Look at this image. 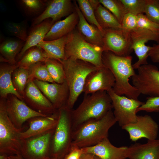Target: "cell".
Returning a JSON list of instances; mask_svg holds the SVG:
<instances>
[{
  "instance_id": "cell-1",
  "label": "cell",
  "mask_w": 159,
  "mask_h": 159,
  "mask_svg": "<svg viewBox=\"0 0 159 159\" xmlns=\"http://www.w3.org/2000/svg\"><path fill=\"white\" fill-rule=\"evenodd\" d=\"M132 59L130 55L119 56L109 51H104L102 53L103 65L111 71L115 78L112 89L115 93L137 100L140 94L129 81V78L136 74L132 64Z\"/></svg>"
},
{
  "instance_id": "cell-2",
  "label": "cell",
  "mask_w": 159,
  "mask_h": 159,
  "mask_svg": "<svg viewBox=\"0 0 159 159\" xmlns=\"http://www.w3.org/2000/svg\"><path fill=\"white\" fill-rule=\"evenodd\" d=\"M117 122L111 110L101 118L83 124L73 130L71 148H82L97 145L108 138L109 129Z\"/></svg>"
},
{
  "instance_id": "cell-3",
  "label": "cell",
  "mask_w": 159,
  "mask_h": 159,
  "mask_svg": "<svg viewBox=\"0 0 159 159\" xmlns=\"http://www.w3.org/2000/svg\"><path fill=\"white\" fill-rule=\"evenodd\" d=\"M112 108V100L107 92L99 91L85 95L79 106L72 110L73 130L87 122L102 117Z\"/></svg>"
},
{
  "instance_id": "cell-4",
  "label": "cell",
  "mask_w": 159,
  "mask_h": 159,
  "mask_svg": "<svg viewBox=\"0 0 159 159\" xmlns=\"http://www.w3.org/2000/svg\"><path fill=\"white\" fill-rule=\"evenodd\" d=\"M59 61L63 65L65 80L69 90V97L66 107L72 110L79 97L83 92L87 76L98 67L90 63L72 58Z\"/></svg>"
},
{
  "instance_id": "cell-5",
  "label": "cell",
  "mask_w": 159,
  "mask_h": 159,
  "mask_svg": "<svg viewBox=\"0 0 159 159\" xmlns=\"http://www.w3.org/2000/svg\"><path fill=\"white\" fill-rule=\"evenodd\" d=\"M72 110L64 106L58 110L57 123L51 143V158L64 159L71 150L73 132Z\"/></svg>"
},
{
  "instance_id": "cell-6",
  "label": "cell",
  "mask_w": 159,
  "mask_h": 159,
  "mask_svg": "<svg viewBox=\"0 0 159 159\" xmlns=\"http://www.w3.org/2000/svg\"><path fill=\"white\" fill-rule=\"evenodd\" d=\"M103 51L102 47L86 41L75 29L70 34L65 48L66 59L82 60L98 68L104 66L102 59Z\"/></svg>"
},
{
  "instance_id": "cell-7",
  "label": "cell",
  "mask_w": 159,
  "mask_h": 159,
  "mask_svg": "<svg viewBox=\"0 0 159 159\" xmlns=\"http://www.w3.org/2000/svg\"><path fill=\"white\" fill-rule=\"evenodd\" d=\"M22 129L17 128L9 119L6 112L5 101L0 102V154L9 156L20 154Z\"/></svg>"
},
{
  "instance_id": "cell-8",
  "label": "cell",
  "mask_w": 159,
  "mask_h": 159,
  "mask_svg": "<svg viewBox=\"0 0 159 159\" xmlns=\"http://www.w3.org/2000/svg\"><path fill=\"white\" fill-rule=\"evenodd\" d=\"M107 92L112 100L114 116L120 126L122 127L135 122L138 116L136 110L144 102L119 95L112 88Z\"/></svg>"
},
{
  "instance_id": "cell-9",
  "label": "cell",
  "mask_w": 159,
  "mask_h": 159,
  "mask_svg": "<svg viewBox=\"0 0 159 159\" xmlns=\"http://www.w3.org/2000/svg\"><path fill=\"white\" fill-rule=\"evenodd\" d=\"M55 129L41 135L21 140L20 154L24 159H50Z\"/></svg>"
},
{
  "instance_id": "cell-10",
  "label": "cell",
  "mask_w": 159,
  "mask_h": 159,
  "mask_svg": "<svg viewBox=\"0 0 159 159\" xmlns=\"http://www.w3.org/2000/svg\"><path fill=\"white\" fill-rule=\"evenodd\" d=\"M131 77L133 86L140 94L149 97H159V70L151 64L143 65Z\"/></svg>"
},
{
  "instance_id": "cell-11",
  "label": "cell",
  "mask_w": 159,
  "mask_h": 159,
  "mask_svg": "<svg viewBox=\"0 0 159 159\" xmlns=\"http://www.w3.org/2000/svg\"><path fill=\"white\" fill-rule=\"evenodd\" d=\"M130 32L122 28L103 29V51H110L119 56L130 55L133 50Z\"/></svg>"
},
{
  "instance_id": "cell-12",
  "label": "cell",
  "mask_w": 159,
  "mask_h": 159,
  "mask_svg": "<svg viewBox=\"0 0 159 159\" xmlns=\"http://www.w3.org/2000/svg\"><path fill=\"white\" fill-rule=\"evenodd\" d=\"M5 105L9 119L15 127L19 129H22L24 123L32 118L50 116L32 109L23 100L13 95L5 101Z\"/></svg>"
},
{
  "instance_id": "cell-13",
  "label": "cell",
  "mask_w": 159,
  "mask_h": 159,
  "mask_svg": "<svg viewBox=\"0 0 159 159\" xmlns=\"http://www.w3.org/2000/svg\"><path fill=\"white\" fill-rule=\"evenodd\" d=\"M132 48L138 57V60L132 67L134 69L140 66L148 64L147 59L148 53L152 47L147 46L145 43L150 40L159 42V32L137 28L130 32Z\"/></svg>"
},
{
  "instance_id": "cell-14",
  "label": "cell",
  "mask_w": 159,
  "mask_h": 159,
  "mask_svg": "<svg viewBox=\"0 0 159 159\" xmlns=\"http://www.w3.org/2000/svg\"><path fill=\"white\" fill-rule=\"evenodd\" d=\"M129 133L130 139L135 142L143 138L148 140L156 139L159 126L152 118L148 115H138L136 121L122 127Z\"/></svg>"
},
{
  "instance_id": "cell-15",
  "label": "cell",
  "mask_w": 159,
  "mask_h": 159,
  "mask_svg": "<svg viewBox=\"0 0 159 159\" xmlns=\"http://www.w3.org/2000/svg\"><path fill=\"white\" fill-rule=\"evenodd\" d=\"M115 83L111 71L104 66L91 72L86 80L83 92L85 95L99 91L108 92L113 88Z\"/></svg>"
},
{
  "instance_id": "cell-16",
  "label": "cell",
  "mask_w": 159,
  "mask_h": 159,
  "mask_svg": "<svg viewBox=\"0 0 159 159\" xmlns=\"http://www.w3.org/2000/svg\"><path fill=\"white\" fill-rule=\"evenodd\" d=\"M33 81L57 110L66 106L69 95V90L65 80L62 84L50 83L37 79Z\"/></svg>"
},
{
  "instance_id": "cell-17",
  "label": "cell",
  "mask_w": 159,
  "mask_h": 159,
  "mask_svg": "<svg viewBox=\"0 0 159 159\" xmlns=\"http://www.w3.org/2000/svg\"><path fill=\"white\" fill-rule=\"evenodd\" d=\"M75 11L74 4L72 3L71 0H48L44 12L39 16L32 19L31 26L48 19H51L55 23L62 17L68 16Z\"/></svg>"
},
{
  "instance_id": "cell-18",
  "label": "cell",
  "mask_w": 159,
  "mask_h": 159,
  "mask_svg": "<svg viewBox=\"0 0 159 159\" xmlns=\"http://www.w3.org/2000/svg\"><path fill=\"white\" fill-rule=\"evenodd\" d=\"M128 148L127 146H114L108 138L95 145L82 148L84 153L93 154L100 159H126Z\"/></svg>"
},
{
  "instance_id": "cell-19",
  "label": "cell",
  "mask_w": 159,
  "mask_h": 159,
  "mask_svg": "<svg viewBox=\"0 0 159 159\" xmlns=\"http://www.w3.org/2000/svg\"><path fill=\"white\" fill-rule=\"evenodd\" d=\"M25 93L28 102L37 111L49 116L57 112L58 110L43 95L33 80H28Z\"/></svg>"
},
{
  "instance_id": "cell-20",
  "label": "cell",
  "mask_w": 159,
  "mask_h": 159,
  "mask_svg": "<svg viewBox=\"0 0 159 159\" xmlns=\"http://www.w3.org/2000/svg\"><path fill=\"white\" fill-rule=\"evenodd\" d=\"M58 111L46 117H37L28 120L29 127L20 134L21 140L38 136L54 129L57 123Z\"/></svg>"
},
{
  "instance_id": "cell-21",
  "label": "cell",
  "mask_w": 159,
  "mask_h": 159,
  "mask_svg": "<svg viewBox=\"0 0 159 159\" xmlns=\"http://www.w3.org/2000/svg\"><path fill=\"white\" fill-rule=\"evenodd\" d=\"M74 4L79 17V21L77 25V31L86 41L102 48V32L96 26L87 21L75 1H74Z\"/></svg>"
},
{
  "instance_id": "cell-22",
  "label": "cell",
  "mask_w": 159,
  "mask_h": 159,
  "mask_svg": "<svg viewBox=\"0 0 159 159\" xmlns=\"http://www.w3.org/2000/svg\"><path fill=\"white\" fill-rule=\"evenodd\" d=\"M55 23L51 19H48L32 26L24 45L17 56V58L20 60L28 50L37 46L44 40L45 36Z\"/></svg>"
},
{
  "instance_id": "cell-23",
  "label": "cell",
  "mask_w": 159,
  "mask_h": 159,
  "mask_svg": "<svg viewBox=\"0 0 159 159\" xmlns=\"http://www.w3.org/2000/svg\"><path fill=\"white\" fill-rule=\"evenodd\" d=\"M129 159H159V139L148 140L142 144L136 143L128 147Z\"/></svg>"
},
{
  "instance_id": "cell-24",
  "label": "cell",
  "mask_w": 159,
  "mask_h": 159,
  "mask_svg": "<svg viewBox=\"0 0 159 159\" xmlns=\"http://www.w3.org/2000/svg\"><path fill=\"white\" fill-rule=\"evenodd\" d=\"M79 17L75 11L64 19L55 22L45 36L44 40L49 41L57 39L71 33L77 26Z\"/></svg>"
},
{
  "instance_id": "cell-25",
  "label": "cell",
  "mask_w": 159,
  "mask_h": 159,
  "mask_svg": "<svg viewBox=\"0 0 159 159\" xmlns=\"http://www.w3.org/2000/svg\"><path fill=\"white\" fill-rule=\"evenodd\" d=\"M18 67L17 64L1 63L0 67V94L2 98L9 94L13 95L23 100V97L14 87L11 78L14 71Z\"/></svg>"
},
{
  "instance_id": "cell-26",
  "label": "cell",
  "mask_w": 159,
  "mask_h": 159,
  "mask_svg": "<svg viewBox=\"0 0 159 159\" xmlns=\"http://www.w3.org/2000/svg\"><path fill=\"white\" fill-rule=\"evenodd\" d=\"M70 34L57 39L49 41L43 40L37 46L44 51L47 58L59 61L65 59V48Z\"/></svg>"
},
{
  "instance_id": "cell-27",
  "label": "cell",
  "mask_w": 159,
  "mask_h": 159,
  "mask_svg": "<svg viewBox=\"0 0 159 159\" xmlns=\"http://www.w3.org/2000/svg\"><path fill=\"white\" fill-rule=\"evenodd\" d=\"M24 43L25 42L20 39H10L4 41L0 45L1 56L8 63L16 64V57L21 50Z\"/></svg>"
},
{
  "instance_id": "cell-28",
  "label": "cell",
  "mask_w": 159,
  "mask_h": 159,
  "mask_svg": "<svg viewBox=\"0 0 159 159\" xmlns=\"http://www.w3.org/2000/svg\"><path fill=\"white\" fill-rule=\"evenodd\" d=\"M94 11L97 21L103 30L122 28L121 25L115 16L100 3Z\"/></svg>"
},
{
  "instance_id": "cell-29",
  "label": "cell",
  "mask_w": 159,
  "mask_h": 159,
  "mask_svg": "<svg viewBox=\"0 0 159 159\" xmlns=\"http://www.w3.org/2000/svg\"><path fill=\"white\" fill-rule=\"evenodd\" d=\"M47 58L44 51L38 46L28 50L16 64L18 67L29 68L39 62H44Z\"/></svg>"
},
{
  "instance_id": "cell-30",
  "label": "cell",
  "mask_w": 159,
  "mask_h": 159,
  "mask_svg": "<svg viewBox=\"0 0 159 159\" xmlns=\"http://www.w3.org/2000/svg\"><path fill=\"white\" fill-rule=\"evenodd\" d=\"M48 0H19L18 4L27 16L34 18L40 15L46 9Z\"/></svg>"
},
{
  "instance_id": "cell-31",
  "label": "cell",
  "mask_w": 159,
  "mask_h": 159,
  "mask_svg": "<svg viewBox=\"0 0 159 159\" xmlns=\"http://www.w3.org/2000/svg\"><path fill=\"white\" fill-rule=\"evenodd\" d=\"M44 63L54 82L63 83L65 74L62 64L57 60L50 58H47Z\"/></svg>"
},
{
  "instance_id": "cell-32",
  "label": "cell",
  "mask_w": 159,
  "mask_h": 159,
  "mask_svg": "<svg viewBox=\"0 0 159 159\" xmlns=\"http://www.w3.org/2000/svg\"><path fill=\"white\" fill-rule=\"evenodd\" d=\"M12 74V81L14 87L21 95H23L24 88L29 78V68L18 67Z\"/></svg>"
},
{
  "instance_id": "cell-33",
  "label": "cell",
  "mask_w": 159,
  "mask_h": 159,
  "mask_svg": "<svg viewBox=\"0 0 159 159\" xmlns=\"http://www.w3.org/2000/svg\"><path fill=\"white\" fill-rule=\"evenodd\" d=\"M99 1L115 16L121 24L124 16L127 13L120 0H99Z\"/></svg>"
},
{
  "instance_id": "cell-34",
  "label": "cell",
  "mask_w": 159,
  "mask_h": 159,
  "mask_svg": "<svg viewBox=\"0 0 159 159\" xmlns=\"http://www.w3.org/2000/svg\"><path fill=\"white\" fill-rule=\"evenodd\" d=\"M37 79L40 81L55 83L47 69L42 62L36 64L29 68V76L28 80Z\"/></svg>"
},
{
  "instance_id": "cell-35",
  "label": "cell",
  "mask_w": 159,
  "mask_h": 159,
  "mask_svg": "<svg viewBox=\"0 0 159 159\" xmlns=\"http://www.w3.org/2000/svg\"><path fill=\"white\" fill-rule=\"evenodd\" d=\"M78 5L87 21L96 26L102 32L103 30L100 26L95 17L94 10L88 0H77Z\"/></svg>"
},
{
  "instance_id": "cell-36",
  "label": "cell",
  "mask_w": 159,
  "mask_h": 159,
  "mask_svg": "<svg viewBox=\"0 0 159 159\" xmlns=\"http://www.w3.org/2000/svg\"><path fill=\"white\" fill-rule=\"evenodd\" d=\"M127 13L136 16L145 13L146 0H120Z\"/></svg>"
},
{
  "instance_id": "cell-37",
  "label": "cell",
  "mask_w": 159,
  "mask_h": 159,
  "mask_svg": "<svg viewBox=\"0 0 159 159\" xmlns=\"http://www.w3.org/2000/svg\"><path fill=\"white\" fill-rule=\"evenodd\" d=\"M8 31L19 39L26 41L28 35L26 25L23 23L10 22L6 26Z\"/></svg>"
},
{
  "instance_id": "cell-38",
  "label": "cell",
  "mask_w": 159,
  "mask_h": 159,
  "mask_svg": "<svg viewBox=\"0 0 159 159\" xmlns=\"http://www.w3.org/2000/svg\"><path fill=\"white\" fill-rule=\"evenodd\" d=\"M145 13L150 20L159 25V0H146Z\"/></svg>"
},
{
  "instance_id": "cell-39",
  "label": "cell",
  "mask_w": 159,
  "mask_h": 159,
  "mask_svg": "<svg viewBox=\"0 0 159 159\" xmlns=\"http://www.w3.org/2000/svg\"><path fill=\"white\" fill-rule=\"evenodd\" d=\"M137 17V28L159 32V25L151 21L145 15L141 14Z\"/></svg>"
},
{
  "instance_id": "cell-40",
  "label": "cell",
  "mask_w": 159,
  "mask_h": 159,
  "mask_svg": "<svg viewBox=\"0 0 159 159\" xmlns=\"http://www.w3.org/2000/svg\"><path fill=\"white\" fill-rule=\"evenodd\" d=\"M145 102L138 108V112L144 111L148 112H159V97H148L147 98Z\"/></svg>"
},
{
  "instance_id": "cell-41",
  "label": "cell",
  "mask_w": 159,
  "mask_h": 159,
  "mask_svg": "<svg viewBox=\"0 0 159 159\" xmlns=\"http://www.w3.org/2000/svg\"><path fill=\"white\" fill-rule=\"evenodd\" d=\"M122 29L131 32L137 28V16L127 13L124 16L121 23Z\"/></svg>"
},
{
  "instance_id": "cell-42",
  "label": "cell",
  "mask_w": 159,
  "mask_h": 159,
  "mask_svg": "<svg viewBox=\"0 0 159 159\" xmlns=\"http://www.w3.org/2000/svg\"><path fill=\"white\" fill-rule=\"evenodd\" d=\"M83 153L82 148L72 147L64 159H80Z\"/></svg>"
},
{
  "instance_id": "cell-43",
  "label": "cell",
  "mask_w": 159,
  "mask_h": 159,
  "mask_svg": "<svg viewBox=\"0 0 159 159\" xmlns=\"http://www.w3.org/2000/svg\"><path fill=\"white\" fill-rule=\"evenodd\" d=\"M148 57L154 63H159V42L154 44L148 53Z\"/></svg>"
},
{
  "instance_id": "cell-44",
  "label": "cell",
  "mask_w": 159,
  "mask_h": 159,
  "mask_svg": "<svg viewBox=\"0 0 159 159\" xmlns=\"http://www.w3.org/2000/svg\"><path fill=\"white\" fill-rule=\"evenodd\" d=\"M80 159H100L96 155L90 153H83Z\"/></svg>"
},
{
  "instance_id": "cell-45",
  "label": "cell",
  "mask_w": 159,
  "mask_h": 159,
  "mask_svg": "<svg viewBox=\"0 0 159 159\" xmlns=\"http://www.w3.org/2000/svg\"><path fill=\"white\" fill-rule=\"evenodd\" d=\"M7 159H24L20 154L9 156Z\"/></svg>"
},
{
  "instance_id": "cell-46",
  "label": "cell",
  "mask_w": 159,
  "mask_h": 159,
  "mask_svg": "<svg viewBox=\"0 0 159 159\" xmlns=\"http://www.w3.org/2000/svg\"><path fill=\"white\" fill-rule=\"evenodd\" d=\"M9 155L4 154H0V159H7Z\"/></svg>"
},
{
  "instance_id": "cell-47",
  "label": "cell",
  "mask_w": 159,
  "mask_h": 159,
  "mask_svg": "<svg viewBox=\"0 0 159 159\" xmlns=\"http://www.w3.org/2000/svg\"><path fill=\"white\" fill-rule=\"evenodd\" d=\"M50 159H53V158H50Z\"/></svg>"
}]
</instances>
